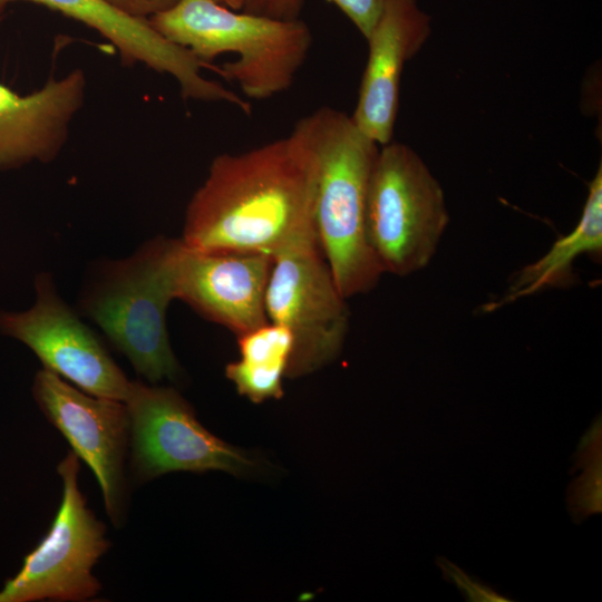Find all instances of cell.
Segmentation results:
<instances>
[{"label":"cell","instance_id":"ffe728a7","mask_svg":"<svg viewBox=\"0 0 602 602\" xmlns=\"http://www.w3.org/2000/svg\"><path fill=\"white\" fill-rule=\"evenodd\" d=\"M233 10H242L244 0H211Z\"/></svg>","mask_w":602,"mask_h":602},{"label":"cell","instance_id":"8fae6325","mask_svg":"<svg viewBox=\"0 0 602 602\" xmlns=\"http://www.w3.org/2000/svg\"><path fill=\"white\" fill-rule=\"evenodd\" d=\"M19 0H0V21L7 7ZM42 4L72 18L97 31L108 40L125 66L143 64L172 76L178 84L184 99L225 101L241 110L249 103L220 82L205 78L203 68L213 67L197 59L187 49L159 35L148 19L136 18L116 9L106 0H22Z\"/></svg>","mask_w":602,"mask_h":602},{"label":"cell","instance_id":"277c9868","mask_svg":"<svg viewBox=\"0 0 602 602\" xmlns=\"http://www.w3.org/2000/svg\"><path fill=\"white\" fill-rule=\"evenodd\" d=\"M181 246V239L158 236L126 259L104 263L80 302L84 312L151 383L175 380L181 373L166 326L168 304L176 299Z\"/></svg>","mask_w":602,"mask_h":602},{"label":"cell","instance_id":"9c48e42d","mask_svg":"<svg viewBox=\"0 0 602 602\" xmlns=\"http://www.w3.org/2000/svg\"><path fill=\"white\" fill-rule=\"evenodd\" d=\"M36 302L1 312L0 329L28 346L47 369L82 391L125 401L132 388L98 337L58 294L49 274L36 279Z\"/></svg>","mask_w":602,"mask_h":602},{"label":"cell","instance_id":"8992f818","mask_svg":"<svg viewBox=\"0 0 602 602\" xmlns=\"http://www.w3.org/2000/svg\"><path fill=\"white\" fill-rule=\"evenodd\" d=\"M272 258L265 291L266 317L293 337L287 378L303 377L338 357L349 329L347 299L317 236L290 244Z\"/></svg>","mask_w":602,"mask_h":602},{"label":"cell","instance_id":"4fadbf2b","mask_svg":"<svg viewBox=\"0 0 602 602\" xmlns=\"http://www.w3.org/2000/svg\"><path fill=\"white\" fill-rule=\"evenodd\" d=\"M430 31V18L416 0H387L367 39L368 60L351 117L380 146L392 142L405 64L421 49Z\"/></svg>","mask_w":602,"mask_h":602},{"label":"cell","instance_id":"d6986e66","mask_svg":"<svg viewBox=\"0 0 602 602\" xmlns=\"http://www.w3.org/2000/svg\"><path fill=\"white\" fill-rule=\"evenodd\" d=\"M116 9L136 18L148 19L174 6L178 0H106Z\"/></svg>","mask_w":602,"mask_h":602},{"label":"cell","instance_id":"7c38bea8","mask_svg":"<svg viewBox=\"0 0 602 602\" xmlns=\"http://www.w3.org/2000/svg\"><path fill=\"white\" fill-rule=\"evenodd\" d=\"M272 259L255 252L198 251L182 242L176 299L235 336L244 333L269 321L265 291Z\"/></svg>","mask_w":602,"mask_h":602},{"label":"cell","instance_id":"e0dca14e","mask_svg":"<svg viewBox=\"0 0 602 602\" xmlns=\"http://www.w3.org/2000/svg\"><path fill=\"white\" fill-rule=\"evenodd\" d=\"M338 7L367 40L376 27L387 0H326Z\"/></svg>","mask_w":602,"mask_h":602},{"label":"cell","instance_id":"5bb4252c","mask_svg":"<svg viewBox=\"0 0 602 602\" xmlns=\"http://www.w3.org/2000/svg\"><path fill=\"white\" fill-rule=\"evenodd\" d=\"M86 87L80 68L59 79L50 76L40 89L28 95L0 82V169L55 159L84 105Z\"/></svg>","mask_w":602,"mask_h":602},{"label":"cell","instance_id":"2e32d148","mask_svg":"<svg viewBox=\"0 0 602 602\" xmlns=\"http://www.w3.org/2000/svg\"><path fill=\"white\" fill-rule=\"evenodd\" d=\"M236 338L240 359L226 365V378L254 404L282 398L293 353L291 332L268 321Z\"/></svg>","mask_w":602,"mask_h":602},{"label":"cell","instance_id":"7a4b0ae2","mask_svg":"<svg viewBox=\"0 0 602 602\" xmlns=\"http://www.w3.org/2000/svg\"><path fill=\"white\" fill-rule=\"evenodd\" d=\"M148 21L164 38L258 100L292 86L313 42L311 29L300 18L274 19L211 0H178Z\"/></svg>","mask_w":602,"mask_h":602},{"label":"cell","instance_id":"52a82bcc","mask_svg":"<svg viewBox=\"0 0 602 602\" xmlns=\"http://www.w3.org/2000/svg\"><path fill=\"white\" fill-rule=\"evenodd\" d=\"M79 469L72 450L58 464L61 504L48 533L1 588L0 602L86 601L101 590L93 569L110 543L79 489Z\"/></svg>","mask_w":602,"mask_h":602},{"label":"cell","instance_id":"30bf717a","mask_svg":"<svg viewBox=\"0 0 602 602\" xmlns=\"http://www.w3.org/2000/svg\"><path fill=\"white\" fill-rule=\"evenodd\" d=\"M32 395L48 421L95 474L106 512L118 525L123 518L125 459L130 439L126 404L87 394L47 369L37 372Z\"/></svg>","mask_w":602,"mask_h":602},{"label":"cell","instance_id":"3957f363","mask_svg":"<svg viewBox=\"0 0 602 602\" xmlns=\"http://www.w3.org/2000/svg\"><path fill=\"white\" fill-rule=\"evenodd\" d=\"M319 158L314 231L319 247L348 299L372 290L383 271L368 242L367 195L380 145L351 115L321 107L302 117Z\"/></svg>","mask_w":602,"mask_h":602},{"label":"cell","instance_id":"ba28073f","mask_svg":"<svg viewBox=\"0 0 602 602\" xmlns=\"http://www.w3.org/2000/svg\"><path fill=\"white\" fill-rule=\"evenodd\" d=\"M126 404L130 421V462L139 482L172 472L255 473L259 463L197 420L192 406L171 387L132 381Z\"/></svg>","mask_w":602,"mask_h":602},{"label":"cell","instance_id":"9a60e30c","mask_svg":"<svg viewBox=\"0 0 602 602\" xmlns=\"http://www.w3.org/2000/svg\"><path fill=\"white\" fill-rule=\"evenodd\" d=\"M602 250V166L589 184L588 197L577 225L557 240L537 261L524 266L511 282L504 295L485 310L534 294L543 289L571 282L574 261L582 254H600Z\"/></svg>","mask_w":602,"mask_h":602},{"label":"cell","instance_id":"ac0fdd59","mask_svg":"<svg viewBox=\"0 0 602 602\" xmlns=\"http://www.w3.org/2000/svg\"><path fill=\"white\" fill-rule=\"evenodd\" d=\"M304 0H244L242 11L274 19H298Z\"/></svg>","mask_w":602,"mask_h":602},{"label":"cell","instance_id":"6da1fadb","mask_svg":"<svg viewBox=\"0 0 602 602\" xmlns=\"http://www.w3.org/2000/svg\"><path fill=\"white\" fill-rule=\"evenodd\" d=\"M318 153L299 119L291 133L215 156L185 212L182 242L198 251L274 255L315 236Z\"/></svg>","mask_w":602,"mask_h":602},{"label":"cell","instance_id":"5b68a950","mask_svg":"<svg viewBox=\"0 0 602 602\" xmlns=\"http://www.w3.org/2000/svg\"><path fill=\"white\" fill-rule=\"evenodd\" d=\"M444 191L409 146H380L366 208L368 242L383 271L405 276L427 266L448 225Z\"/></svg>","mask_w":602,"mask_h":602}]
</instances>
